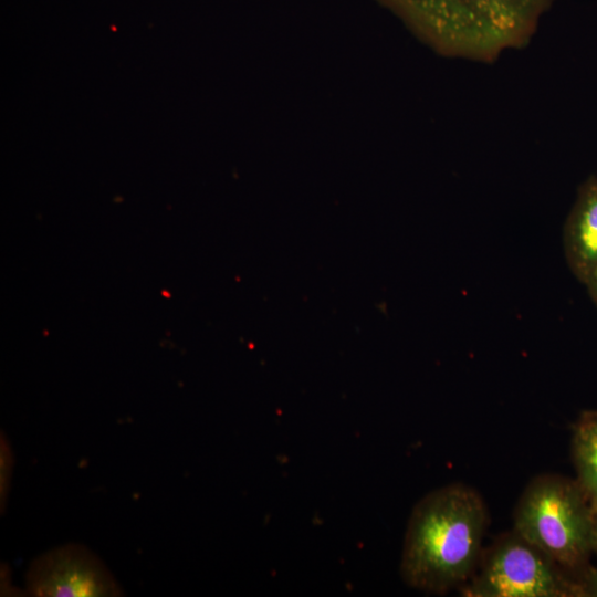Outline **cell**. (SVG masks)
Masks as SVG:
<instances>
[{
	"label": "cell",
	"instance_id": "obj_1",
	"mask_svg": "<svg viewBox=\"0 0 597 597\" xmlns=\"http://www.w3.org/2000/svg\"><path fill=\"white\" fill-rule=\"evenodd\" d=\"M489 514L481 495L452 483L425 495L409 517L400 574L420 591L443 594L463 586L482 554Z\"/></svg>",
	"mask_w": 597,
	"mask_h": 597
},
{
	"label": "cell",
	"instance_id": "obj_2",
	"mask_svg": "<svg viewBox=\"0 0 597 597\" xmlns=\"http://www.w3.org/2000/svg\"><path fill=\"white\" fill-rule=\"evenodd\" d=\"M449 52L493 60L525 44L554 0H384Z\"/></svg>",
	"mask_w": 597,
	"mask_h": 597
},
{
	"label": "cell",
	"instance_id": "obj_3",
	"mask_svg": "<svg viewBox=\"0 0 597 597\" xmlns=\"http://www.w3.org/2000/svg\"><path fill=\"white\" fill-rule=\"evenodd\" d=\"M513 521V531L564 570L582 568L593 553V507L576 480L557 474L534 478L516 504Z\"/></svg>",
	"mask_w": 597,
	"mask_h": 597
},
{
	"label": "cell",
	"instance_id": "obj_4",
	"mask_svg": "<svg viewBox=\"0 0 597 597\" xmlns=\"http://www.w3.org/2000/svg\"><path fill=\"white\" fill-rule=\"evenodd\" d=\"M478 570L462 586L468 597L583 596L579 582L515 531L481 554Z\"/></svg>",
	"mask_w": 597,
	"mask_h": 597
},
{
	"label": "cell",
	"instance_id": "obj_5",
	"mask_svg": "<svg viewBox=\"0 0 597 597\" xmlns=\"http://www.w3.org/2000/svg\"><path fill=\"white\" fill-rule=\"evenodd\" d=\"M27 593L38 597H113L122 589L104 564L86 547L65 545L32 562Z\"/></svg>",
	"mask_w": 597,
	"mask_h": 597
},
{
	"label": "cell",
	"instance_id": "obj_6",
	"mask_svg": "<svg viewBox=\"0 0 597 597\" xmlns=\"http://www.w3.org/2000/svg\"><path fill=\"white\" fill-rule=\"evenodd\" d=\"M567 265L584 285L597 271V177L578 189L563 229Z\"/></svg>",
	"mask_w": 597,
	"mask_h": 597
},
{
	"label": "cell",
	"instance_id": "obj_7",
	"mask_svg": "<svg viewBox=\"0 0 597 597\" xmlns=\"http://www.w3.org/2000/svg\"><path fill=\"white\" fill-rule=\"evenodd\" d=\"M572 459L576 481L597 510V410L583 411L573 423Z\"/></svg>",
	"mask_w": 597,
	"mask_h": 597
},
{
	"label": "cell",
	"instance_id": "obj_8",
	"mask_svg": "<svg viewBox=\"0 0 597 597\" xmlns=\"http://www.w3.org/2000/svg\"><path fill=\"white\" fill-rule=\"evenodd\" d=\"M579 583L583 596L597 597V567L590 568Z\"/></svg>",
	"mask_w": 597,
	"mask_h": 597
},
{
	"label": "cell",
	"instance_id": "obj_9",
	"mask_svg": "<svg viewBox=\"0 0 597 597\" xmlns=\"http://www.w3.org/2000/svg\"><path fill=\"white\" fill-rule=\"evenodd\" d=\"M587 292L593 301V303L597 307V271L594 273V275L588 280V282L585 284Z\"/></svg>",
	"mask_w": 597,
	"mask_h": 597
},
{
	"label": "cell",
	"instance_id": "obj_10",
	"mask_svg": "<svg viewBox=\"0 0 597 597\" xmlns=\"http://www.w3.org/2000/svg\"><path fill=\"white\" fill-rule=\"evenodd\" d=\"M591 552L597 555V510L593 509Z\"/></svg>",
	"mask_w": 597,
	"mask_h": 597
}]
</instances>
